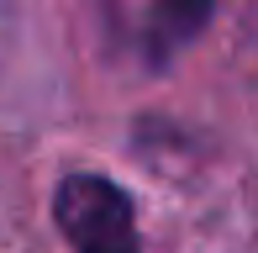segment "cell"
<instances>
[{
    "instance_id": "obj_1",
    "label": "cell",
    "mask_w": 258,
    "mask_h": 253,
    "mask_svg": "<svg viewBox=\"0 0 258 253\" xmlns=\"http://www.w3.org/2000/svg\"><path fill=\"white\" fill-rule=\"evenodd\" d=\"M58 227L79 253H137L132 195L100 174H69L58 185Z\"/></svg>"
},
{
    "instance_id": "obj_2",
    "label": "cell",
    "mask_w": 258,
    "mask_h": 253,
    "mask_svg": "<svg viewBox=\"0 0 258 253\" xmlns=\"http://www.w3.org/2000/svg\"><path fill=\"white\" fill-rule=\"evenodd\" d=\"M211 16V0H153L148 6V37L153 48H174V42L195 37Z\"/></svg>"
}]
</instances>
